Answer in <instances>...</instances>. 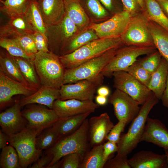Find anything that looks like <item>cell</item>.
I'll list each match as a JSON object with an SVG mask.
<instances>
[{
  "mask_svg": "<svg viewBox=\"0 0 168 168\" xmlns=\"http://www.w3.org/2000/svg\"><path fill=\"white\" fill-rule=\"evenodd\" d=\"M88 119L87 118L76 131L60 138L51 147L45 150L44 153L53 156L47 168H51L60 159L72 153H78L82 160L88 152Z\"/></svg>",
  "mask_w": 168,
  "mask_h": 168,
  "instance_id": "6da1fadb",
  "label": "cell"
},
{
  "mask_svg": "<svg viewBox=\"0 0 168 168\" xmlns=\"http://www.w3.org/2000/svg\"><path fill=\"white\" fill-rule=\"evenodd\" d=\"M123 44L120 37L99 38L92 40L72 52L59 56L66 69L77 66Z\"/></svg>",
  "mask_w": 168,
  "mask_h": 168,
  "instance_id": "7a4b0ae2",
  "label": "cell"
},
{
  "mask_svg": "<svg viewBox=\"0 0 168 168\" xmlns=\"http://www.w3.org/2000/svg\"><path fill=\"white\" fill-rule=\"evenodd\" d=\"M34 63L41 86L60 88L66 68L59 56L51 51H38L35 54Z\"/></svg>",
  "mask_w": 168,
  "mask_h": 168,
  "instance_id": "3957f363",
  "label": "cell"
},
{
  "mask_svg": "<svg viewBox=\"0 0 168 168\" xmlns=\"http://www.w3.org/2000/svg\"><path fill=\"white\" fill-rule=\"evenodd\" d=\"M154 94L143 105L137 116L133 120L127 132L121 135L117 143L116 155L127 156L140 142L148 114L159 101Z\"/></svg>",
  "mask_w": 168,
  "mask_h": 168,
  "instance_id": "277c9868",
  "label": "cell"
},
{
  "mask_svg": "<svg viewBox=\"0 0 168 168\" xmlns=\"http://www.w3.org/2000/svg\"><path fill=\"white\" fill-rule=\"evenodd\" d=\"M39 134L36 130L26 127L21 132L8 136V142L16 150L21 168H26L38 160L42 152L36 149L35 141Z\"/></svg>",
  "mask_w": 168,
  "mask_h": 168,
  "instance_id": "5b68a950",
  "label": "cell"
},
{
  "mask_svg": "<svg viewBox=\"0 0 168 168\" xmlns=\"http://www.w3.org/2000/svg\"><path fill=\"white\" fill-rule=\"evenodd\" d=\"M120 47L111 49L102 55L87 61L76 67L66 69L63 84L75 83L99 74Z\"/></svg>",
  "mask_w": 168,
  "mask_h": 168,
  "instance_id": "8992f818",
  "label": "cell"
},
{
  "mask_svg": "<svg viewBox=\"0 0 168 168\" xmlns=\"http://www.w3.org/2000/svg\"><path fill=\"white\" fill-rule=\"evenodd\" d=\"M155 46H126L121 47L100 72L104 76H112L114 72L124 71L132 65L140 56L149 54L156 51Z\"/></svg>",
  "mask_w": 168,
  "mask_h": 168,
  "instance_id": "52a82bcc",
  "label": "cell"
},
{
  "mask_svg": "<svg viewBox=\"0 0 168 168\" xmlns=\"http://www.w3.org/2000/svg\"><path fill=\"white\" fill-rule=\"evenodd\" d=\"M149 20L144 13L131 16L128 24L120 36L126 46H155L148 28Z\"/></svg>",
  "mask_w": 168,
  "mask_h": 168,
  "instance_id": "ba28073f",
  "label": "cell"
},
{
  "mask_svg": "<svg viewBox=\"0 0 168 168\" xmlns=\"http://www.w3.org/2000/svg\"><path fill=\"white\" fill-rule=\"evenodd\" d=\"M104 77L100 73L91 77L75 83L63 84L60 89L59 99L93 100L95 94L104 82Z\"/></svg>",
  "mask_w": 168,
  "mask_h": 168,
  "instance_id": "9c48e42d",
  "label": "cell"
},
{
  "mask_svg": "<svg viewBox=\"0 0 168 168\" xmlns=\"http://www.w3.org/2000/svg\"><path fill=\"white\" fill-rule=\"evenodd\" d=\"M113 86L128 94L140 105H143L153 94L146 86L128 72H114Z\"/></svg>",
  "mask_w": 168,
  "mask_h": 168,
  "instance_id": "30bf717a",
  "label": "cell"
},
{
  "mask_svg": "<svg viewBox=\"0 0 168 168\" xmlns=\"http://www.w3.org/2000/svg\"><path fill=\"white\" fill-rule=\"evenodd\" d=\"M108 102L113 106L118 120L124 122L127 124L137 116L141 108L137 101L127 94L117 89L110 96Z\"/></svg>",
  "mask_w": 168,
  "mask_h": 168,
  "instance_id": "8fae6325",
  "label": "cell"
},
{
  "mask_svg": "<svg viewBox=\"0 0 168 168\" xmlns=\"http://www.w3.org/2000/svg\"><path fill=\"white\" fill-rule=\"evenodd\" d=\"M21 111L28 122L27 127L35 129L40 133L44 129L51 126L59 119L53 109H47L30 104Z\"/></svg>",
  "mask_w": 168,
  "mask_h": 168,
  "instance_id": "7c38bea8",
  "label": "cell"
},
{
  "mask_svg": "<svg viewBox=\"0 0 168 168\" xmlns=\"http://www.w3.org/2000/svg\"><path fill=\"white\" fill-rule=\"evenodd\" d=\"M123 10L109 19L100 23H93L90 29L93 30L99 38L120 37L126 29L131 17Z\"/></svg>",
  "mask_w": 168,
  "mask_h": 168,
  "instance_id": "4fadbf2b",
  "label": "cell"
},
{
  "mask_svg": "<svg viewBox=\"0 0 168 168\" xmlns=\"http://www.w3.org/2000/svg\"><path fill=\"white\" fill-rule=\"evenodd\" d=\"M19 100L0 114V125L2 131L9 136L16 134L27 127L28 122L21 111Z\"/></svg>",
  "mask_w": 168,
  "mask_h": 168,
  "instance_id": "5bb4252c",
  "label": "cell"
},
{
  "mask_svg": "<svg viewBox=\"0 0 168 168\" xmlns=\"http://www.w3.org/2000/svg\"><path fill=\"white\" fill-rule=\"evenodd\" d=\"M99 105L93 100L82 101L75 99L56 100L52 109L59 118L94 112Z\"/></svg>",
  "mask_w": 168,
  "mask_h": 168,
  "instance_id": "9a60e30c",
  "label": "cell"
},
{
  "mask_svg": "<svg viewBox=\"0 0 168 168\" xmlns=\"http://www.w3.org/2000/svg\"><path fill=\"white\" fill-rule=\"evenodd\" d=\"M36 91L8 77L0 71V107L2 110L12 101L16 95L29 96Z\"/></svg>",
  "mask_w": 168,
  "mask_h": 168,
  "instance_id": "2e32d148",
  "label": "cell"
},
{
  "mask_svg": "<svg viewBox=\"0 0 168 168\" xmlns=\"http://www.w3.org/2000/svg\"><path fill=\"white\" fill-rule=\"evenodd\" d=\"M152 143L168 150V129L157 119L147 118L140 142Z\"/></svg>",
  "mask_w": 168,
  "mask_h": 168,
  "instance_id": "e0dca14e",
  "label": "cell"
},
{
  "mask_svg": "<svg viewBox=\"0 0 168 168\" xmlns=\"http://www.w3.org/2000/svg\"><path fill=\"white\" fill-rule=\"evenodd\" d=\"M114 125L107 113L88 120L89 140L92 146L102 144Z\"/></svg>",
  "mask_w": 168,
  "mask_h": 168,
  "instance_id": "ac0fdd59",
  "label": "cell"
},
{
  "mask_svg": "<svg viewBox=\"0 0 168 168\" xmlns=\"http://www.w3.org/2000/svg\"><path fill=\"white\" fill-rule=\"evenodd\" d=\"M46 27L60 24L66 14L64 0H35Z\"/></svg>",
  "mask_w": 168,
  "mask_h": 168,
  "instance_id": "d6986e66",
  "label": "cell"
},
{
  "mask_svg": "<svg viewBox=\"0 0 168 168\" xmlns=\"http://www.w3.org/2000/svg\"><path fill=\"white\" fill-rule=\"evenodd\" d=\"M128 162L132 168H167L166 155L159 154L150 151H141L134 154Z\"/></svg>",
  "mask_w": 168,
  "mask_h": 168,
  "instance_id": "ffe728a7",
  "label": "cell"
},
{
  "mask_svg": "<svg viewBox=\"0 0 168 168\" xmlns=\"http://www.w3.org/2000/svg\"><path fill=\"white\" fill-rule=\"evenodd\" d=\"M60 97V89L41 86L32 94L19 100V103L21 107L37 103L52 109L54 101Z\"/></svg>",
  "mask_w": 168,
  "mask_h": 168,
  "instance_id": "44dd1931",
  "label": "cell"
},
{
  "mask_svg": "<svg viewBox=\"0 0 168 168\" xmlns=\"http://www.w3.org/2000/svg\"><path fill=\"white\" fill-rule=\"evenodd\" d=\"M34 30L24 15L10 18L9 21L0 28V38L13 39L20 35H31Z\"/></svg>",
  "mask_w": 168,
  "mask_h": 168,
  "instance_id": "7402d4cb",
  "label": "cell"
},
{
  "mask_svg": "<svg viewBox=\"0 0 168 168\" xmlns=\"http://www.w3.org/2000/svg\"><path fill=\"white\" fill-rule=\"evenodd\" d=\"M168 74V62L162 57L160 64L152 74L147 87L159 100L165 88Z\"/></svg>",
  "mask_w": 168,
  "mask_h": 168,
  "instance_id": "603a6c76",
  "label": "cell"
},
{
  "mask_svg": "<svg viewBox=\"0 0 168 168\" xmlns=\"http://www.w3.org/2000/svg\"><path fill=\"white\" fill-rule=\"evenodd\" d=\"M91 113L88 112L79 115L59 118L53 125L60 138L68 135L78 129Z\"/></svg>",
  "mask_w": 168,
  "mask_h": 168,
  "instance_id": "cb8c5ba5",
  "label": "cell"
},
{
  "mask_svg": "<svg viewBox=\"0 0 168 168\" xmlns=\"http://www.w3.org/2000/svg\"><path fill=\"white\" fill-rule=\"evenodd\" d=\"M148 28L154 46L161 56L168 62V31L150 20Z\"/></svg>",
  "mask_w": 168,
  "mask_h": 168,
  "instance_id": "d4e9b609",
  "label": "cell"
},
{
  "mask_svg": "<svg viewBox=\"0 0 168 168\" xmlns=\"http://www.w3.org/2000/svg\"><path fill=\"white\" fill-rule=\"evenodd\" d=\"M64 2L66 15L78 28L87 26L89 19L81 6L80 0H64Z\"/></svg>",
  "mask_w": 168,
  "mask_h": 168,
  "instance_id": "484cf974",
  "label": "cell"
},
{
  "mask_svg": "<svg viewBox=\"0 0 168 168\" xmlns=\"http://www.w3.org/2000/svg\"><path fill=\"white\" fill-rule=\"evenodd\" d=\"M12 57L30 86L37 91L41 87V84L35 70L34 60Z\"/></svg>",
  "mask_w": 168,
  "mask_h": 168,
  "instance_id": "4316f807",
  "label": "cell"
},
{
  "mask_svg": "<svg viewBox=\"0 0 168 168\" xmlns=\"http://www.w3.org/2000/svg\"><path fill=\"white\" fill-rule=\"evenodd\" d=\"M0 71L12 79L32 88L25 78L12 56L8 52L5 54L0 55Z\"/></svg>",
  "mask_w": 168,
  "mask_h": 168,
  "instance_id": "83f0119b",
  "label": "cell"
},
{
  "mask_svg": "<svg viewBox=\"0 0 168 168\" xmlns=\"http://www.w3.org/2000/svg\"><path fill=\"white\" fill-rule=\"evenodd\" d=\"M24 15L33 29L41 33L47 40L46 27L36 1H31Z\"/></svg>",
  "mask_w": 168,
  "mask_h": 168,
  "instance_id": "f1b7e54d",
  "label": "cell"
},
{
  "mask_svg": "<svg viewBox=\"0 0 168 168\" xmlns=\"http://www.w3.org/2000/svg\"><path fill=\"white\" fill-rule=\"evenodd\" d=\"M143 13L148 19L168 31V17L156 0H145Z\"/></svg>",
  "mask_w": 168,
  "mask_h": 168,
  "instance_id": "f546056e",
  "label": "cell"
},
{
  "mask_svg": "<svg viewBox=\"0 0 168 168\" xmlns=\"http://www.w3.org/2000/svg\"><path fill=\"white\" fill-rule=\"evenodd\" d=\"M103 145L95 146L85 154L80 168H102L105 165L103 158Z\"/></svg>",
  "mask_w": 168,
  "mask_h": 168,
  "instance_id": "4dcf8cb0",
  "label": "cell"
},
{
  "mask_svg": "<svg viewBox=\"0 0 168 168\" xmlns=\"http://www.w3.org/2000/svg\"><path fill=\"white\" fill-rule=\"evenodd\" d=\"M60 138L53 126L43 130L36 137V147L39 152L48 150Z\"/></svg>",
  "mask_w": 168,
  "mask_h": 168,
  "instance_id": "1f68e13d",
  "label": "cell"
},
{
  "mask_svg": "<svg viewBox=\"0 0 168 168\" xmlns=\"http://www.w3.org/2000/svg\"><path fill=\"white\" fill-rule=\"evenodd\" d=\"M98 38L95 32L92 29L83 32L71 40L61 51L59 56L70 53Z\"/></svg>",
  "mask_w": 168,
  "mask_h": 168,
  "instance_id": "d6a6232c",
  "label": "cell"
},
{
  "mask_svg": "<svg viewBox=\"0 0 168 168\" xmlns=\"http://www.w3.org/2000/svg\"><path fill=\"white\" fill-rule=\"evenodd\" d=\"M31 0H1L3 6L0 10L9 17L24 15Z\"/></svg>",
  "mask_w": 168,
  "mask_h": 168,
  "instance_id": "836d02e7",
  "label": "cell"
},
{
  "mask_svg": "<svg viewBox=\"0 0 168 168\" xmlns=\"http://www.w3.org/2000/svg\"><path fill=\"white\" fill-rule=\"evenodd\" d=\"M1 168H21L18 153L10 144L2 149L0 156Z\"/></svg>",
  "mask_w": 168,
  "mask_h": 168,
  "instance_id": "e575fe53",
  "label": "cell"
},
{
  "mask_svg": "<svg viewBox=\"0 0 168 168\" xmlns=\"http://www.w3.org/2000/svg\"><path fill=\"white\" fill-rule=\"evenodd\" d=\"M0 46L12 56L34 60L35 54H30L26 52L13 39L0 37Z\"/></svg>",
  "mask_w": 168,
  "mask_h": 168,
  "instance_id": "d590c367",
  "label": "cell"
},
{
  "mask_svg": "<svg viewBox=\"0 0 168 168\" xmlns=\"http://www.w3.org/2000/svg\"><path fill=\"white\" fill-rule=\"evenodd\" d=\"M124 71L128 72L147 87L152 74L141 66L138 60Z\"/></svg>",
  "mask_w": 168,
  "mask_h": 168,
  "instance_id": "8d00e7d4",
  "label": "cell"
},
{
  "mask_svg": "<svg viewBox=\"0 0 168 168\" xmlns=\"http://www.w3.org/2000/svg\"><path fill=\"white\" fill-rule=\"evenodd\" d=\"M162 56L158 51L148 54L147 57L138 61L139 64L148 72L152 74L158 68Z\"/></svg>",
  "mask_w": 168,
  "mask_h": 168,
  "instance_id": "74e56055",
  "label": "cell"
},
{
  "mask_svg": "<svg viewBox=\"0 0 168 168\" xmlns=\"http://www.w3.org/2000/svg\"><path fill=\"white\" fill-rule=\"evenodd\" d=\"M13 39L27 53L32 54H35L38 52L34 41L30 35H21Z\"/></svg>",
  "mask_w": 168,
  "mask_h": 168,
  "instance_id": "f35d334b",
  "label": "cell"
},
{
  "mask_svg": "<svg viewBox=\"0 0 168 168\" xmlns=\"http://www.w3.org/2000/svg\"><path fill=\"white\" fill-rule=\"evenodd\" d=\"M82 159L77 153L68 154L63 157L60 162V168H80Z\"/></svg>",
  "mask_w": 168,
  "mask_h": 168,
  "instance_id": "ab89813d",
  "label": "cell"
},
{
  "mask_svg": "<svg viewBox=\"0 0 168 168\" xmlns=\"http://www.w3.org/2000/svg\"><path fill=\"white\" fill-rule=\"evenodd\" d=\"M127 125V124L124 122L118 121L117 124L114 125L111 128L106 140L117 144L120 138L121 134L124 131Z\"/></svg>",
  "mask_w": 168,
  "mask_h": 168,
  "instance_id": "60d3db41",
  "label": "cell"
},
{
  "mask_svg": "<svg viewBox=\"0 0 168 168\" xmlns=\"http://www.w3.org/2000/svg\"><path fill=\"white\" fill-rule=\"evenodd\" d=\"M86 5L91 13L97 18L106 17L108 13L98 0H86Z\"/></svg>",
  "mask_w": 168,
  "mask_h": 168,
  "instance_id": "b9f144b4",
  "label": "cell"
},
{
  "mask_svg": "<svg viewBox=\"0 0 168 168\" xmlns=\"http://www.w3.org/2000/svg\"><path fill=\"white\" fill-rule=\"evenodd\" d=\"M104 168H131L128 162L127 156L116 155L114 158L108 160Z\"/></svg>",
  "mask_w": 168,
  "mask_h": 168,
  "instance_id": "7bdbcfd3",
  "label": "cell"
},
{
  "mask_svg": "<svg viewBox=\"0 0 168 168\" xmlns=\"http://www.w3.org/2000/svg\"><path fill=\"white\" fill-rule=\"evenodd\" d=\"M30 35L34 41L38 51H49L47 40L41 33L35 31L33 33Z\"/></svg>",
  "mask_w": 168,
  "mask_h": 168,
  "instance_id": "ee69618b",
  "label": "cell"
},
{
  "mask_svg": "<svg viewBox=\"0 0 168 168\" xmlns=\"http://www.w3.org/2000/svg\"><path fill=\"white\" fill-rule=\"evenodd\" d=\"M123 10L128 12L131 16L139 12L141 8L136 0H121Z\"/></svg>",
  "mask_w": 168,
  "mask_h": 168,
  "instance_id": "f6af8a7d",
  "label": "cell"
},
{
  "mask_svg": "<svg viewBox=\"0 0 168 168\" xmlns=\"http://www.w3.org/2000/svg\"><path fill=\"white\" fill-rule=\"evenodd\" d=\"M103 158L105 164L108 160L109 156L113 153L117 152L118 150L117 144L107 141L103 144Z\"/></svg>",
  "mask_w": 168,
  "mask_h": 168,
  "instance_id": "bcb514c9",
  "label": "cell"
},
{
  "mask_svg": "<svg viewBox=\"0 0 168 168\" xmlns=\"http://www.w3.org/2000/svg\"><path fill=\"white\" fill-rule=\"evenodd\" d=\"M53 156L47 154H43L40 159H39L30 166L31 168H47L53 159Z\"/></svg>",
  "mask_w": 168,
  "mask_h": 168,
  "instance_id": "7dc6e473",
  "label": "cell"
},
{
  "mask_svg": "<svg viewBox=\"0 0 168 168\" xmlns=\"http://www.w3.org/2000/svg\"><path fill=\"white\" fill-rule=\"evenodd\" d=\"M161 99L163 105L168 108V74L165 88Z\"/></svg>",
  "mask_w": 168,
  "mask_h": 168,
  "instance_id": "c3c4849f",
  "label": "cell"
},
{
  "mask_svg": "<svg viewBox=\"0 0 168 168\" xmlns=\"http://www.w3.org/2000/svg\"><path fill=\"white\" fill-rule=\"evenodd\" d=\"M8 142V136L0 130V148L2 149L7 146Z\"/></svg>",
  "mask_w": 168,
  "mask_h": 168,
  "instance_id": "681fc988",
  "label": "cell"
},
{
  "mask_svg": "<svg viewBox=\"0 0 168 168\" xmlns=\"http://www.w3.org/2000/svg\"><path fill=\"white\" fill-rule=\"evenodd\" d=\"M97 92L98 95L107 97L110 94V91L107 87L101 86L97 89Z\"/></svg>",
  "mask_w": 168,
  "mask_h": 168,
  "instance_id": "f907efd6",
  "label": "cell"
},
{
  "mask_svg": "<svg viewBox=\"0 0 168 168\" xmlns=\"http://www.w3.org/2000/svg\"><path fill=\"white\" fill-rule=\"evenodd\" d=\"M103 5L109 10H112L114 7V0H100Z\"/></svg>",
  "mask_w": 168,
  "mask_h": 168,
  "instance_id": "816d5d0a",
  "label": "cell"
},
{
  "mask_svg": "<svg viewBox=\"0 0 168 168\" xmlns=\"http://www.w3.org/2000/svg\"><path fill=\"white\" fill-rule=\"evenodd\" d=\"M168 17V0H156Z\"/></svg>",
  "mask_w": 168,
  "mask_h": 168,
  "instance_id": "f5cc1de1",
  "label": "cell"
},
{
  "mask_svg": "<svg viewBox=\"0 0 168 168\" xmlns=\"http://www.w3.org/2000/svg\"><path fill=\"white\" fill-rule=\"evenodd\" d=\"M95 100L96 103L99 105H104L107 101V97L100 95H98L96 96Z\"/></svg>",
  "mask_w": 168,
  "mask_h": 168,
  "instance_id": "db71d44e",
  "label": "cell"
},
{
  "mask_svg": "<svg viewBox=\"0 0 168 168\" xmlns=\"http://www.w3.org/2000/svg\"><path fill=\"white\" fill-rule=\"evenodd\" d=\"M165 154L166 155L167 161V168H168V150L164 149Z\"/></svg>",
  "mask_w": 168,
  "mask_h": 168,
  "instance_id": "11a10c76",
  "label": "cell"
}]
</instances>
